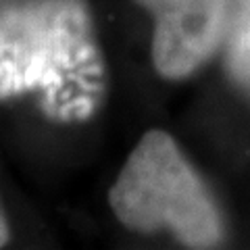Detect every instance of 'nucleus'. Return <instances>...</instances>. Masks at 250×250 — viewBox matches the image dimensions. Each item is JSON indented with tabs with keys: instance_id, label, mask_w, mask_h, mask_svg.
<instances>
[{
	"instance_id": "f257e3e1",
	"label": "nucleus",
	"mask_w": 250,
	"mask_h": 250,
	"mask_svg": "<svg viewBox=\"0 0 250 250\" xmlns=\"http://www.w3.org/2000/svg\"><path fill=\"white\" fill-rule=\"evenodd\" d=\"M108 202L127 229H169L188 248H213L223 240L213 198L167 131L150 129L142 136L108 192Z\"/></svg>"
},
{
	"instance_id": "f03ea898",
	"label": "nucleus",
	"mask_w": 250,
	"mask_h": 250,
	"mask_svg": "<svg viewBox=\"0 0 250 250\" xmlns=\"http://www.w3.org/2000/svg\"><path fill=\"white\" fill-rule=\"evenodd\" d=\"M100 77L88 19L75 0H0V98L54 94L67 82L90 92Z\"/></svg>"
},
{
	"instance_id": "7ed1b4c3",
	"label": "nucleus",
	"mask_w": 250,
	"mask_h": 250,
	"mask_svg": "<svg viewBox=\"0 0 250 250\" xmlns=\"http://www.w3.org/2000/svg\"><path fill=\"white\" fill-rule=\"evenodd\" d=\"M154 17L152 62L182 80L210 59L229 27V0H136Z\"/></svg>"
},
{
	"instance_id": "20e7f679",
	"label": "nucleus",
	"mask_w": 250,
	"mask_h": 250,
	"mask_svg": "<svg viewBox=\"0 0 250 250\" xmlns=\"http://www.w3.org/2000/svg\"><path fill=\"white\" fill-rule=\"evenodd\" d=\"M228 69L250 96V0H240V11L228 27Z\"/></svg>"
},
{
	"instance_id": "39448f33",
	"label": "nucleus",
	"mask_w": 250,
	"mask_h": 250,
	"mask_svg": "<svg viewBox=\"0 0 250 250\" xmlns=\"http://www.w3.org/2000/svg\"><path fill=\"white\" fill-rule=\"evenodd\" d=\"M6 242H9V228H6V219L0 210V248H2Z\"/></svg>"
}]
</instances>
